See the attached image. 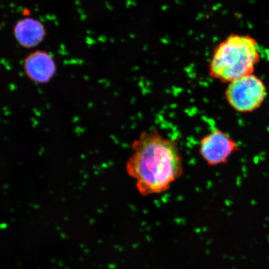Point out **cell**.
I'll return each instance as SVG.
<instances>
[{
	"label": "cell",
	"mask_w": 269,
	"mask_h": 269,
	"mask_svg": "<svg viewBox=\"0 0 269 269\" xmlns=\"http://www.w3.org/2000/svg\"><path fill=\"white\" fill-rule=\"evenodd\" d=\"M131 149L126 171L136 180L141 195L165 192L182 174V158L177 141L158 130L142 131L132 143Z\"/></svg>",
	"instance_id": "6da1fadb"
},
{
	"label": "cell",
	"mask_w": 269,
	"mask_h": 269,
	"mask_svg": "<svg viewBox=\"0 0 269 269\" xmlns=\"http://www.w3.org/2000/svg\"><path fill=\"white\" fill-rule=\"evenodd\" d=\"M260 60L259 46L254 37L232 34L215 48L209 64V75L229 83L253 73Z\"/></svg>",
	"instance_id": "7a4b0ae2"
},
{
	"label": "cell",
	"mask_w": 269,
	"mask_h": 269,
	"mask_svg": "<svg viewBox=\"0 0 269 269\" xmlns=\"http://www.w3.org/2000/svg\"><path fill=\"white\" fill-rule=\"evenodd\" d=\"M267 95L264 82L254 73L230 83L225 91L228 104L240 113H251L260 108Z\"/></svg>",
	"instance_id": "3957f363"
},
{
	"label": "cell",
	"mask_w": 269,
	"mask_h": 269,
	"mask_svg": "<svg viewBox=\"0 0 269 269\" xmlns=\"http://www.w3.org/2000/svg\"><path fill=\"white\" fill-rule=\"evenodd\" d=\"M238 149V144L232 136L214 129L201 139L199 152L207 164L214 166L226 163Z\"/></svg>",
	"instance_id": "277c9868"
},
{
	"label": "cell",
	"mask_w": 269,
	"mask_h": 269,
	"mask_svg": "<svg viewBox=\"0 0 269 269\" xmlns=\"http://www.w3.org/2000/svg\"><path fill=\"white\" fill-rule=\"evenodd\" d=\"M26 75L35 83L45 84L55 75L57 65L53 56L45 50L34 51L26 56L23 62Z\"/></svg>",
	"instance_id": "5b68a950"
},
{
	"label": "cell",
	"mask_w": 269,
	"mask_h": 269,
	"mask_svg": "<svg viewBox=\"0 0 269 269\" xmlns=\"http://www.w3.org/2000/svg\"><path fill=\"white\" fill-rule=\"evenodd\" d=\"M14 35L18 44L27 49L39 45L45 36L44 25L38 19L25 17L19 20L14 25Z\"/></svg>",
	"instance_id": "8992f818"
}]
</instances>
